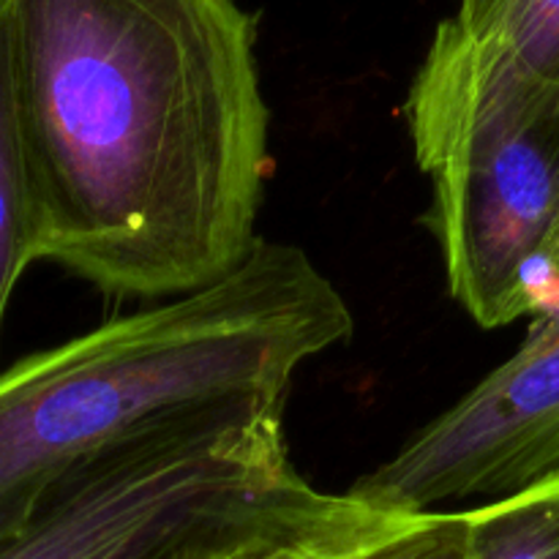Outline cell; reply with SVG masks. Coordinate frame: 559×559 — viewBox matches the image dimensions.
I'll return each mask as SVG.
<instances>
[{
	"label": "cell",
	"mask_w": 559,
	"mask_h": 559,
	"mask_svg": "<svg viewBox=\"0 0 559 559\" xmlns=\"http://www.w3.org/2000/svg\"><path fill=\"white\" fill-rule=\"evenodd\" d=\"M557 473L559 306L506 364L347 491L371 506L424 513L445 511V502L500 500Z\"/></svg>",
	"instance_id": "5b68a950"
},
{
	"label": "cell",
	"mask_w": 559,
	"mask_h": 559,
	"mask_svg": "<svg viewBox=\"0 0 559 559\" xmlns=\"http://www.w3.org/2000/svg\"><path fill=\"white\" fill-rule=\"evenodd\" d=\"M260 497V462L233 426L175 418L66 478L0 559H173L238 533Z\"/></svg>",
	"instance_id": "277c9868"
},
{
	"label": "cell",
	"mask_w": 559,
	"mask_h": 559,
	"mask_svg": "<svg viewBox=\"0 0 559 559\" xmlns=\"http://www.w3.org/2000/svg\"><path fill=\"white\" fill-rule=\"evenodd\" d=\"M353 309L300 246L260 240L229 276L0 371V546L66 478L158 424L287 402L298 371L349 342Z\"/></svg>",
	"instance_id": "7a4b0ae2"
},
{
	"label": "cell",
	"mask_w": 559,
	"mask_h": 559,
	"mask_svg": "<svg viewBox=\"0 0 559 559\" xmlns=\"http://www.w3.org/2000/svg\"><path fill=\"white\" fill-rule=\"evenodd\" d=\"M284 506V502H282ZM273 513V511H271ZM271 513H267V516H271ZM265 516V519H267ZM265 519H262V522H265ZM262 522H257L254 527H260ZM254 527H249V530H243V533H235V535H227V538H218V540H211V544H202V546H194V549H189V551H183V555H178V557H173V559H222L224 555H227L229 549H235V546L240 544V540L246 538V535L251 533V530Z\"/></svg>",
	"instance_id": "30bf717a"
},
{
	"label": "cell",
	"mask_w": 559,
	"mask_h": 559,
	"mask_svg": "<svg viewBox=\"0 0 559 559\" xmlns=\"http://www.w3.org/2000/svg\"><path fill=\"white\" fill-rule=\"evenodd\" d=\"M557 273H559V249H557Z\"/></svg>",
	"instance_id": "7c38bea8"
},
{
	"label": "cell",
	"mask_w": 559,
	"mask_h": 559,
	"mask_svg": "<svg viewBox=\"0 0 559 559\" xmlns=\"http://www.w3.org/2000/svg\"><path fill=\"white\" fill-rule=\"evenodd\" d=\"M38 262L156 304L257 249L271 112L238 0H3Z\"/></svg>",
	"instance_id": "6da1fadb"
},
{
	"label": "cell",
	"mask_w": 559,
	"mask_h": 559,
	"mask_svg": "<svg viewBox=\"0 0 559 559\" xmlns=\"http://www.w3.org/2000/svg\"><path fill=\"white\" fill-rule=\"evenodd\" d=\"M464 516L462 559H559V473Z\"/></svg>",
	"instance_id": "9c48e42d"
},
{
	"label": "cell",
	"mask_w": 559,
	"mask_h": 559,
	"mask_svg": "<svg viewBox=\"0 0 559 559\" xmlns=\"http://www.w3.org/2000/svg\"><path fill=\"white\" fill-rule=\"evenodd\" d=\"M473 3H480V0H459V5H473Z\"/></svg>",
	"instance_id": "8fae6325"
},
{
	"label": "cell",
	"mask_w": 559,
	"mask_h": 559,
	"mask_svg": "<svg viewBox=\"0 0 559 559\" xmlns=\"http://www.w3.org/2000/svg\"><path fill=\"white\" fill-rule=\"evenodd\" d=\"M451 298L486 331L559 287V87L440 22L404 102Z\"/></svg>",
	"instance_id": "3957f363"
},
{
	"label": "cell",
	"mask_w": 559,
	"mask_h": 559,
	"mask_svg": "<svg viewBox=\"0 0 559 559\" xmlns=\"http://www.w3.org/2000/svg\"><path fill=\"white\" fill-rule=\"evenodd\" d=\"M448 22L519 74L559 87V0H480Z\"/></svg>",
	"instance_id": "ba28073f"
},
{
	"label": "cell",
	"mask_w": 559,
	"mask_h": 559,
	"mask_svg": "<svg viewBox=\"0 0 559 559\" xmlns=\"http://www.w3.org/2000/svg\"><path fill=\"white\" fill-rule=\"evenodd\" d=\"M464 511H393L306 486L222 559H462Z\"/></svg>",
	"instance_id": "8992f818"
},
{
	"label": "cell",
	"mask_w": 559,
	"mask_h": 559,
	"mask_svg": "<svg viewBox=\"0 0 559 559\" xmlns=\"http://www.w3.org/2000/svg\"><path fill=\"white\" fill-rule=\"evenodd\" d=\"M36 246V202L16 115L11 25L0 0V336L16 284L38 262Z\"/></svg>",
	"instance_id": "52a82bcc"
}]
</instances>
